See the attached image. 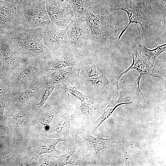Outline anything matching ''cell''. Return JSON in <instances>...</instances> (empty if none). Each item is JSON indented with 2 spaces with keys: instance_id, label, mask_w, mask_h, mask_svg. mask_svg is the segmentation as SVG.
<instances>
[{
  "instance_id": "1",
  "label": "cell",
  "mask_w": 166,
  "mask_h": 166,
  "mask_svg": "<svg viewBox=\"0 0 166 166\" xmlns=\"http://www.w3.org/2000/svg\"><path fill=\"white\" fill-rule=\"evenodd\" d=\"M89 36L96 42L105 44L116 37L117 24L115 11L98 3L91 2L84 18Z\"/></svg>"
},
{
  "instance_id": "2",
  "label": "cell",
  "mask_w": 166,
  "mask_h": 166,
  "mask_svg": "<svg viewBox=\"0 0 166 166\" xmlns=\"http://www.w3.org/2000/svg\"><path fill=\"white\" fill-rule=\"evenodd\" d=\"M147 6L144 0H111L109 6V9L114 11L121 10L125 11L129 19L128 24L119 35L118 40L131 24H136L140 34L138 26L139 24L143 35L145 38H148L150 35L149 25L161 24L163 20L153 11L152 8L148 9Z\"/></svg>"
},
{
  "instance_id": "3",
  "label": "cell",
  "mask_w": 166,
  "mask_h": 166,
  "mask_svg": "<svg viewBox=\"0 0 166 166\" xmlns=\"http://www.w3.org/2000/svg\"><path fill=\"white\" fill-rule=\"evenodd\" d=\"M10 48L22 58L36 57L47 61L52 56L32 29L16 28L2 33Z\"/></svg>"
},
{
  "instance_id": "4",
  "label": "cell",
  "mask_w": 166,
  "mask_h": 166,
  "mask_svg": "<svg viewBox=\"0 0 166 166\" xmlns=\"http://www.w3.org/2000/svg\"><path fill=\"white\" fill-rule=\"evenodd\" d=\"M45 0H19L16 4V28L31 29L52 23L45 7Z\"/></svg>"
},
{
  "instance_id": "5",
  "label": "cell",
  "mask_w": 166,
  "mask_h": 166,
  "mask_svg": "<svg viewBox=\"0 0 166 166\" xmlns=\"http://www.w3.org/2000/svg\"><path fill=\"white\" fill-rule=\"evenodd\" d=\"M47 61L38 57L22 58L8 78L12 89L18 88L45 78Z\"/></svg>"
},
{
  "instance_id": "6",
  "label": "cell",
  "mask_w": 166,
  "mask_h": 166,
  "mask_svg": "<svg viewBox=\"0 0 166 166\" xmlns=\"http://www.w3.org/2000/svg\"><path fill=\"white\" fill-rule=\"evenodd\" d=\"M32 29L52 57L60 55L70 46L66 30L57 27L52 23Z\"/></svg>"
},
{
  "instance_id": "7",
  "label": "cell",
  "mask_w": 166,
  "mask_h": 166,
  "mask_svg": "<svg viewBox=\"0 0 166 166\" xmlns=\"http://www.w3.org/2000/svg\"><path fill=\"white\" fill-rule=\"evenodd\" d=\"M46 85L44 79L18 88L12 89L6 97L13 107H22L41 98Z\"/></svg>"
},
{
  "instance_id": "8",
  "label": "cell",
  "mask_w": 166,
  "mask_h": 166,
  "mask_svg": "<svg viewBox=\"0 0 166 166\" xmlns=\"http://www.w3.org/2000/svg\"><path fill=\"white\" fill-rule=\"evenodd\" d=\"M45 7L52 23L60 29H67L74 19L73 10L65 0H45Z\"/></svg>"
},
{
  "instance_id": "9",
  "label": "cell",
  "mask_w": 166,
  "mask_h": 166,
  "mask_svg": "<svg viewBox=\"0 0 166 166\" xmlns=\"http://www.w3.org/2000/svg\"><path fill=\"white\" fill-rule=\"evenodd\" d=\"M132 58V62L131 66L123 72L120 73L115 77V79L113 84L116 85L117 87L118 86V82L120 78L128 71L134 69L137 71L139 73V76L135 80L136 83L139 91L141 93L143 99L149 111L147 103L145 101L143 95L141 91L140 88V81L141 79L144 75H149L154 77L160 78L163 81V78L160 74L158 71L156 69L149 65L141 57L138 53L136 46H134L131 51Z\"/></svg>"
},
{
  "instance_id": "10",
  "label": "cell",
  "mask_w": 166,
  "mask_h": 166,
  "mask_svg": "<svg viewBox=\"0 0 166 166\" xmlns=\"http://www.w3.org/2000/svg\"><path fill=\"white\" fill-rule=\"evenodd\" d=\"M88 30L86 24L82 19H74L66 30L70 45L75 48L83 46L90 37Z\"/></svg>"
},
{
  "instance_id": "11",
  "label": "cell",
  "mask_w": 166,
  "mask_h": 166,
  "mask_svg": "<svg viewBox=\"0 0 166 166\" xmlns=\"http://www.w3.org/2000/svg\"><path fill=\"white\" fill-rule=\"evenodd\" d=\"M0 49L2 58V76L8 79L10 75L20 63L22 58L10 48L2 36L0 38Z\"/></svg>"
},
{
  "instance_id": "12",
  "label": "cell",
  "mask_w": 166,
  "mask_h": 166,
  "mask_svg": "<svg viewBox=\"0 0 166 166\" xmlns=\"http://www.w3.org/2000/svg\"><path fill=\"white\" fill-rule=\"evenodd\" d=\"M17 26L16 4L0 0V31L14 30Z\"/></svg>"
},
{
  "instance_id": "13",
  "label": "cell",
  "mask_w": 166,
  "mask_h": 166,
  "mask_svg": "<svg viewBox=\"0 0 166 166\" xmlns=\"http://www.w3.org/2000/svg\"><path fill=\"white\" fill-rule=\"evenodd\" d=\"M132 103L130 99L124 97L122 92L120 90L119 87L117 88L116 93L108 105L103 110V113L94 123L93 132H94L101 124L110 116L117 107L122 104L131 105Z\"/></svg>"
},
{
  "instance_id": "14",
  "label": "cell",
  "mask_w": 166,
  "mask_h": 166,
  "mask_svg": "<svg viewBox=\"0 0 166 166\" xmlns=\"http://www.w3.org/2000/svg\"><path fill=\"white\" fill-rule=\"evenodd\" d=\"M81 134L83 139L87 141L91 147H93L96 158L98 153L101 150L116 146V140L109 136L100 135L96 137L81 132Z\"/></svg>"
},
{
  "instance_id": "15",
  "label": "cell",
  "mask_w": 166,
  "mask_h": 166,
  "mask_svg": "<svg viewBox=\"0 0 166 166\" xmlns=\"http://www.w3.org/2000/svg\"><path fill=\"white\" fill-rule=\"evenodd\" d=\"M79 71V69L71 66L55 70L52 73L46 75L45 78L46 85L67 82L71 78L78 76Z\"/></svg>"
},
{
  "instance_id": "16",
  "label": "cell",
  "mask_w": 166,
  "mask_h": 166,
  "mask_svg": "<svg viewBox=\"0 0 166 166\" xmlns=\"http://www.w3.org/2000/svg\"><path fill=\"white\" fill-rule=\"evenodd\" d=\"M166 50V44L159 45L154 49H149L142 45L138 46V52L142 59L150 66L153 67L158 57Z\"/></svg>"
},
{
  "instance_id": "17",
  "label": "cell",
  "mask_w": 166,
  "mask_h": 166,
  "mask_svg": "<svg viewBox=\"0 0 166 166\" xmlns=\"http://www.w3.org/2000/svg\"><path fill=\"white\" fill-rule=\"evenodd\" d=\"M67 142L66 139L64 137L57 139H47L44 137L41 138L39 141L36 152L38 156L45 153L52 154L58 153L60 152L56 149V145L59 142Z\"/></svg>"
},
{
  "instance_id": "18",
  "label": "cell",
  "mask_w": 166,
  "mask_h": 166,
  "mask_svg": "<svg viewBox=\"0 0 166 166\" xmlns=\"http://www.w3.org/2000/svg\"><path fill=\"white\" fill-rule=\"evenodd\" d=\"M62 53L59 56L52 57L47 61L45 69L47 72L70 67L74 64L73 59L64 56Z\"/></svg>"
},
{
  "instance_id": "19",
  "label": "cell",
  "mask_w": 166,
  "mask_h": 166,
  "mask_svg": "<svg viewBox=\"0 0 166 166\" xmlns=\"http://www.w3.org/2000/svg\"><path fill=\"white\" fill-rule=\"evenodd\" d=\"M71 6L75 17L84 18L86 11L91 2L90 0H65Z\"/></svg>"
},
{
  "instance_id": "20",
  "label": "cell",
  "mask_w": 166,
  "mask_h": 166,
  "mask_svg": "<svg viewBox=\"0 0 166 166\" xmlns=\"http://www.w3.org/2000/svg\"><path fill=\"white\" fill-rule=\"evenodd\" d=\"M56 158L58 160L59 166L77 165L80 164L79 157L75 152L70 151L64 154L56 156H52Z\"/></svg>"
},
{
  "instance_id": "21",
  "label": "cell",
  "mask_w": 166,
  "mask_h": 166,
  "mask_svg": "<svg viewBox=\"0 0 166 166\" xmlns=\"http://www.w3.org/2000/svg\"><path fill=\"white\" fill-rule=\"evenodd\" d=\"M57 88L63 89L68 95H73L81 100V103H86L89 101L86 96L78 91L76 88L70 86L67 82L58 84Z\"/></svg>"
},
{
  "instance_id": "22",
  "label": "cell",
  "mask_w": 166,
  "mask_h": 166,
  "mask_svg": "<svg viewBox=\"0 0 166 166\" xmlns=\"http://www.w3.org/2000/svg\"><path fill=\"white\" fill-rule=\"evenodd\" d=\"M10 121V125L11 131L16 129L23 122L24 119V112L17 111L11 115Z\"/></svg>"
},
{
  "instance_id": "23",
  "label": "cell",
  "mask_w": 166,
  "mask_h": 166,
  "mask_svg": "<svg viewBox=\"0 0 166 166\" xmlns=\"http://www.w3.org/2000/svg\"><path fill=\"white\" fill-rule=\"evenodd\" d=\"M90 83L96 89L98 90L103 89L109 83L106 77L100 74L98 76L87 79Z\"/></svg>"
},
{
  "instance_id": "24",
  "label": "cell",
  "mask_w": 166,
  "mask_h": 166,
  "mask_svg": "<svg viewBox=\"0 0 166 166\" xmlns=\"http://www.w3.org/2000/svg\"><path fill=\"white\" fill-rule=\"evenodd\" d=\"M81 69L84 76L87 79L97 77L100 74L97 71L95 65L93 63L84 65Z\"/></svg>"
},
{
  "instance_id": "25",
  "label": "cell",
  "mask_w": 166,
  "mask_h": 166,
  "mask_svg": "<svg viewBox=\"0 0 166 166\" xmlns=\"http://www.w3.org/2000/svg\"><path fill=\"white\" fill-rule=\"evenodd\" d=\"M72 117L70 114H66L64 115L56 126L57 132L60 133L65 130L69 126Z\"/></svg>"
},
{
  "instance_id": "26",
  "label": "cell",
  "mask_w": 166,
  "mask_h": 166,
  "mask_svg": "<svg viewBox=\"0 0 166 166\" xmlns=\"http://www.w3.org/2000/svg\"><path fill=\"white\" fill-rule=\"evenodd\" d=\"M11 90L9 84L8 79L2 76L0 77V97L7 96Z\"/></svg>"
},
{
  "instance_id": "27",
  "label": "cell",
  "mask_w": 166,
  "mask_h": 166,
  "mask_svg": "<svg viewBox=\"0 0 166 166\" xmlns=\"http://www.w3.org/2000/svg\"><path fill=\"white\" fill-rule=\"evenodd\" d=\"M55 88V84L47 85L42 97L40 102L37 105L40 108H42L45 102L48 99L53 93Z\"/></svg>"
},
{
  "instance_id": "28",
  "label": "cell",
  "mask_w": 166,
  "mask_h": 166,
  "mask_svg": "<svg viewBox=\"0 0 166 166\" xmlns=\"http://www.w3.org/2000/svg\"><path fill=\"white\" fill-rule=\"evenodd\" d=\"M80 109L83 114L87 115L92 114L96 110L93 102L90 100L87 102L81 104Z\"/></svg>"
},
{
  "instance_id": "29",
  "label": "cell",
  "mask_w": 166,
  "mask_h": 166,
  "mask_svg": "<svg viewBox=\"0 0 166 166\" xmlns=\"http://www.w3.org/2000/svg\"><path fill=\"white\" fill-rule=\"evenodd\" d=\"M55 110L53 108L49 109V113L45 115L41 120V123L43 125H47L51 121L53 117Z\"/></svg>"
},
{
  "instance_id": "30",
  "label": "cell",
  "mask_w": 166,
  "mask_h": 166,
  "mask_svg": "<svg viewBox=\"0 0 166 166\" xmlns=\"http://www.w3.org/2000/svg\"><path fill=\"white\" fill-rule=\"evenodd\" d=\"M151 2L154 1L155 3L160 4L166 7V0H151Z\"/></svg>"
},
{
  "instance_id": "31",
  "label": "cell",
  "mask_w": 166,
  "mask_h": 166,
  "mask_svg": "<svg viewBox=\"0 0 166 166\" xmlns=\"http://www.w3.org/2000/svg\"><path fill=\"white\" fill-rule=\"evenodd\" d=\"M1 34L0 32V38L1 37ZM2 58L1 53L0 49V73L2 75Z\"/></svg>"
},
{
  "instance_id": "32",
  "label": "cell",
  "mask_w": 166,
  "mask_h": 166,
  "mask_svg": "<svg viewBox=\"0 0 166 166\" xmlns=\"http://www.w3.org/2000/svg\"><path fill=\"white\" fill-rule=\"evenodd\" d=\"M5 2H7L13 4H16L18 0H0Z\"/></svg>"
},
{
  "instance_id": "33",
  "label": "cell",
  "mask_w": 166,
  "mask_h": 166,
  "mask_svg": "<svg viewBox=\"0 0 166 166\" xmlns=\"http://www.w3.org/2000/svg\"><path fill=\"white\" fill-rule=\"evenodd\" d=\"M144 1L146 2L147 5L149 6L150 4V2H151L150 0H144Z\"/></svg>"
},
{
  "instance_id": "34",
  "label": "cell",
  "mask_w": 166,
  "mask_h": 166,
  "mask_svg": "<svg viewBox=\"0 0 166 166\" xmlns=\"http://www.w3.org/2000/svg\"><path fill=\"white\" fill-rule=\"evenodd\" d=\"M2 76L1 74L0 73V77Z\"/></svg>"
},
{
  "instance_id": "35",
  "label": "cell",
  "mask_w": 166,
  "mask_h": 166,
  "mask_svg": "<svg viewBox=\"0 0 166 166\" xmlns=\"http://www.w3.org/2000/svg\"></svg>"
}]
</instances>
